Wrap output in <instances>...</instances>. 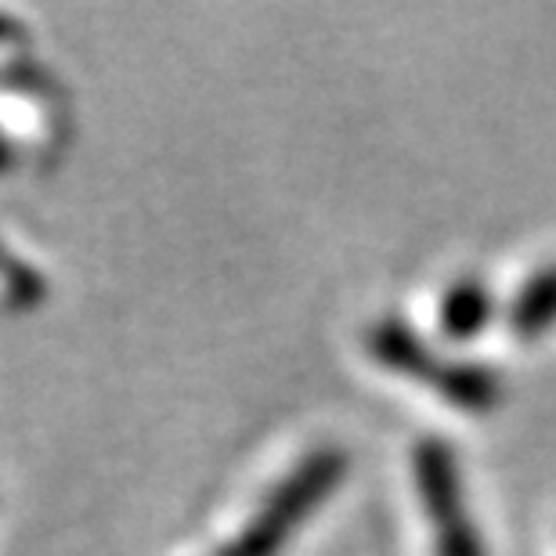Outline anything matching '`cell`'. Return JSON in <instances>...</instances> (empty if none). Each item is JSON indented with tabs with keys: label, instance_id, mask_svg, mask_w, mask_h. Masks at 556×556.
Instances as JSON below:
<instances>
[{
	"label": "cell",
	"instance_id": "cell-1",
	"mask_svg": "<svg viewBox=\"0 0 556 556\" xmlns=\"http://www.w3.org/2000/svg\"><path fill=\"white\" fill-rule=\"evenodd\" d=\"M343 473H348V455L343 452L321 448L315 455H307L268 495V503L261 506L253 525L220 556H278V549L293 539V531L304 525L311 509L326 503Z\"/></svg>",
	"mask_w": 556,
	"mask_h": 556
},
{
	"label": "cell",
	"instance_id": "cell-2",
	"mask_svg": "<svg viewBox=\"0 0 556 556\" xmlns=\"http://www.w3.org/2000/svg\"><path fill=\"white\" fill-rule=\"evenodd\" d=\"M413 481L433 528V556H488L463 492V470L455 452L438 438H427L413 452Z\"/></svg>",
	"mask_w": 556,
	"mask_h": 556
},
{
	"label": "cell",
	"instance_id": "cell-3",
	"mask_svg": "<svg viewBox=\"0 0 556 556\" xmlns=\"http://www.w3.org/2000/svg\"><path fill=\"white\" fill-rule=\"evenodd\" d=\"M369 354L383 369H391L397 376H408V380H422L430 383L438 380L441 372V358L433 354L427 343L416 337L413 326H405L402 318H380L369 329Z\"/></svg>",
	"mask_w": 556,
	"mask_h": 556
},
{
	"label": "cell",
	"instance_id": "cell-4",
	"mask_svg": "<svg viewBox=\"0 0 556 556\" xmlns=\"http://www.w3.org/2000/svg\"><path fill=\"white\" fill-rule=\"evenodd\" d=\"M433 391L452 408H463V413H488V408H495L498 397H503V380H498L495 369H488L481 362H444L438 380H433Z\"/></svg>",
	"mask_w": 556,
	"mask_h": 556
},
{
	"label": "cell",
	"instance_id": "cell-5",
	"mask_svg": "<svg viewBox=\"0 0 556 556\" xmlns=\"http://www.w3.org/2000/svg\"><path fill=\"white\" fill-rule=\"evenodd\" d=\"M492 311H495L492 293L477 278H463L441 300V332L459 343L473 340L492 321Z\"/></svg>",
	"mask_w": 556,
	"mask_h": 556
},
{
	"label": "cell",
	"instance_id": "cell-6",
	"mask_svg": "<svg viewBox=\"0 0 556 556\" xmlns=\"http://www.w3.org/2000/svg\"><path fill=\"white\" fill-rule=\"evenodd\" d=\"M506 321L520 340H535L556 326V264L539 271L535 278H528V286L509 304Z\"/></svg>",
	"mask_w": 556,
	"mask_h": 556
},
{
	"label": "cell",
	"instance_id": "cell-7",
	"mask_svg": "<svg viewBox=\"0 0 556 556\" xmlns=\"http://www.w3.org/2000/svg\"><path fill=\"white\" fill-rule=\"evenodd\" d=\"M8 166V149H4V141H0V170Z\"/></svg>",
	"mask_w": 556,
	"mask_h": 556
}]
</instances>
